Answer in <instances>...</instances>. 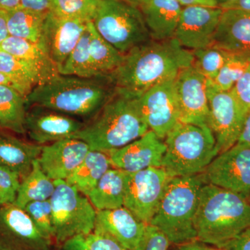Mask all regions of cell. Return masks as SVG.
<instances>
[{
  "instance_id": "6da1fadb",
  "label": "cell",
  "mask_w": 250,
  "mask_h": 250,
  "mask_svg": "<svg viewBox=\"0 0 250 250\" xmlns=\"http://www.w3.org/2000/svg\"><path fill=\"white\" fill-rule=\"evenodd\" d=\"M192 62V51L174 38L151 40L125 54L121 65L108 75L116 89L139 97L154 85L175 79Z\"/></svg>"
},
{
  "instance_id": "7a4b0ae2",
  "label": "cell",
  "mask_w": 250,
  "mask_h": 250,
  "mask_svg": "<svg viewBox=\"0 0 250 250\" xmlns=\"http://www.w3.org/2000/svg\"><path fill=\"white\" fill-rule=\"evenodd\" d=\"M108 75L80 77L59 75L36 85L26 97L27 108L39 106L70 116L91 119L116 93Z\"/></svg>"
},
{
  "instance_id": "3957f363",
  "label": "cell",
  "mask_w": 250,
  "mask_h": 250,
  "mask_svg": "<svg viewBox=\"0 0 250 250\" xmlns=\"http://www.w3.org/2000/svg\"><path fill=\"white\" fill-rule=\"evenodd\" d=\"M197 241L219 249L250 228V203L236 192L207 184L195 213Z\"/></svg>"
},
{
  "instance_id": "277c9868",
  "label": "cell",
  "mask_w": 250,
  "mask_h": 250,
  "mask_svg": "<svg viewBox=\"0 0 250 250\" xmlns=\"http://www.w3.org/2000/svg\"><path fill=\"white\" fill-rule=\"evenodd\" d=\"M138 98L116 89L109 101L71 139L84 141L90 150L105 153L139 139L149 129L140 111Z\"/></svg>"
},
{
  "instance_id": "5b68a950",
  "label": "cell",
  "mask_w": 250,
  "mask_h": 250,
  "mask_svg": "<svg viewBox=\"0 0 250 250\" xmlns=\"http://www.w3.org/2000/svg\"><path fill=\"white\" fill-rule=\"evenodd\" d=\"M207 184L204 173L172 177L149 225L177 246L196 241L195 213L202 188Z\"/></svg>"
},
{
  "instance_id": "8992f818",
  "label": "cell",
  "mask_w": 250,
  "mask_h": 250,
  "mask_svg": "<svg viewBox=\"0 0 250 250\" xmlns=\"http://www.w3.org/2000/svg\"><path fill=\"white\" fill-rule=\"evenodd\" d=\"M161 163L171 177L203 173L218 155L214 135L208 126L179 123L166 136Z\"/></svg>"
},
{
  "instance_id": "52a82bcc",
  "label": "cell",
  "mask_w": 250,
  "mask_h": 250,
  "mask_svg": "<svg viewBox=\"0 0 250 250\" xmlns=\"http://www.w3.org/2000/svg\"><path fill=\"white\" fill-rule=\"evenodd\" d=\"M93 23L100 35L124 55L152 40L142 11L123 0H99Z\"/></svg>"
},
{
  "instance_id": "ba28073f",
  "label": "cell",
  "mask_w": 250,
  "mask_h": 250,
  "mask_svg": "<svg viewBox=\"0 0 250 250\" xmlns=\"http://www.w3.org/2000/svg\"><path fill=\"white\" fill-rule=\"evenodd\" d=\"M55 188L50 200L54 241L61 246L77 235L93 232L97 211L88 197L65 180L54 181Z\"/></svg>"
},
{
  "instance_id": "9c48e42d",
  "label": "cell",
  "mask_w": 250,
  "mask_h": 250,
  "mask_svg": "<svg viewBox=\"0 0 250 250\" xmlns=\"http://www.w3.org/2000/svg\"><path fill=\"white\" fill-rule=\"evenodd\" d=\"M172 177L161 167L126 172L124 207L149 225Z\"/></svg>"
},
{
  "instance_id": "30bf717a",
  "label": "cell",
  "mask_w": 250,
  "mask_h": 250,
  "mask_svg": "<svg viewBox=\"0 0 250 250\" xmlns=\"http://www.w3.org/2000/svg\"><path fill=\"white\" fill-rule=\"evenodd\" d=\"M207 90L209 106L208 127L214 135L220 154L238 142L248 111L231 90L219 91L207 80Z\"/></svg>"
},
{
  "instance_id": "8fae6325",
  "label": "cell",
  "mask_w": 250,
  "mask_h": 250,
  "mask_svg": "<svg viewBox=\"0 0 250 250\" xmlns=\"http://www.w3.org/2000/svg\"><path fill=\"white\" fill-rule=\"evenodd\" d=\"M207 183L249 198L250 195V145L236 143L220 153L205 172Z\"/></svg>"
},
{
  "instance_id": "7c38bea8",
  "label": "cell",
  "mask_w": 250,
  "mask_h": 250,
  "mask_svg": "<svg viewBox=\"0 0 250 250\" xmlns=\"http://www.w3.org/2000/svg\"><path fill=\"white\" fill-rule=\"evenodd\" d=\"M175 80L154 85L138 98L140 111L149 129L162 140L180 123Z\"/></svg>"
},
{
  "instance_id": "4fadbf2b",
  "label": "cell",
  "mask_w": 250,
  "mask_h": 250,
  "mask_svg": "<svg viewBox=\"0 0 250 250\" xmlns=\"http://www.w3.org/2000/svg\"><path fill=\"white\" fill-rule=\"evenodd\" d=\"M0 250H54L52 241L39 231L24 209L0 207Z\"/></svg>"
},
{
  "instance_id": "5bb4252c",
  "label": "cell",
  "mask_w": 250,
  "mask_h": 250,
  "mask_svg": "<svg viewBox=\"0 0 250 250\" xmlns=\"http://www.w3.org/2000/svg\"><path fill=\"white\" fill-rule=\"evenodd\" d=\"M223 12L220 7H183L174 39L190 51L211 45Z\"/></svg>"
},
{
  "instance_id": "9a60e30c",
  "label": "cell",
  "mask_w": 250,
  "mask_h": 250,
  "mask_svg": "<svg viewBox=\"0 0 250 250\" xmlns=\"http://www.w3.org/2000/svg\"><path fill=\"white\" fill-rule=\"evenodd\" d=\"M180 123L208 126L209 106L207 80L192 65L184 69L176 77Z\"/></svg>"
},
{
  "instance_id": "2e32d148",
  "label": "cell",
  "mask_w": 250,
  "mask_h": 250,
  "mask_svg": "<svg viewBox=\"0 0 250 250\" xmlns=\"http://www.w3.org/2000/svg\"><path fill=\"white\" fill-rule=\"evenodd\" d=\"M85 123L60 112L39 106L27 108L25 132L33 143L45 146L61 140L71 139Z\"/></svg>"
},
{
  "instance_id": "e0dca14e",
  "label": "cell",
  "mask_w": 250,
  "mask_h": 250,
  "mask_svg": "<svg viewBox=\"0 0 250 250\" xmlns=\"http://www.w3.org/2000/svg\"><path fill=\"white\" fill-rule=\"evenodd\" d=\"M88 22L59 18L49 11L47 13L38 44L55 62L58 69L75 48Z\"/></svg>"
},
{
  "instance_id": "ac0fdd59",
  "label": "cell",
  "mask_w": 250,
  "mask_h": 250,
  "mask_svg": "<svg viewBox=\"0 0 250 250\" xmlns=\"http://www.w3.org/2000/svg\"><path fill=\"white\" fill-rule=\"evenodd\" d=\"M166 151L164 141L149 130L139 139L106 154L115 168L136 172L149 167H161Z\"/></svg>"
},
{
  "instance_id": "d6986e66",
  "label": "cell",
  "mask_w": 250,
  "mask_h": 250,
  "mask_svg": "<svg viewBox=\"0 0 250 250\" xmlns=\"http://www.w3.org/2000/svg\"><path fill=\"white\" fill-rule=\"evenodd\" d=\"M90 150L84 141L65 139L45 145L39 156V164L52 180H66Z\"/></svg>"
},
{
  "instance_id": "ffe728a7",
  "label": "cell",
  "mask_w": 250,
  "mask_h": 250,
  "mask_svg": "<svg viewBox=\"0 0 250 250\" xmlns=\"http://www.w3.org/2000/svg\"><path fill=\"white\" fill-rule=\"evenodd\" d=\"M147 224L125 207L98 210L94 233H106L129 250H134L142 239Z\"/></svg>"
},
{
  "instance_id": "44dd1931",
  "label": "cell",
  "mask_w": 250,
  "mask_h": 250,
  "mask_svg": "<svg viewBox=\"0 0 250 250\" xmlns=\"http://www.w3.org/2000/svg\"><path fill=\"white\" fill-rule=\"evenodd\" d=\"M213 44L250 61V12L223 10Z\"/></svg>"
},
{
  "instance_id": "7402d4cb",
  "label": "cell",
  "mask_w": 250,
  "mask_h": 250,
  "mask_svg": "<svg viewBox=\"0 0 250 250\" xmlns=\"http://www.w3.org/2000/svg\"><path fill=\"white\" fill-rule=\"evenodd\" d=\"M42 146L16 137L0 129V164L19 175L21 181L30 173L34 161L39 159Z\"/></svg>"
},
{
  "instance_id": "603a6c76",
  "label": "cell",
  "mask_w": 250,
  "mask_h": 250,
  "mask_svg": "<svg viewBox=\"0 0 250 250\" xmlns=\"http://www.w3.org/2000/svg\"><path fill=\"white\" fill-rule=\"evenodd\" d=\"M183 6L177 0H150L141 8L151 39H173Z\"/></svg>"
},
{
  "instance_id": "cb8c5ba5",
  "label": "cell",
  "mask_w": 250,
  "mask_h": 250,
  "mask_svg": "<svg viewBox=\"0 0 250 250\" xmlns=\"http://www.w3.org/2000/svg\"><path fill=\"white\" fill-rule=\"evenodd\" d=\"M0 50L4 51L31 64L39 73L40 77L39 85L60 75L55 62L49 58L38 43L9 36L0 43Z\"/></svg>"
},
{
  "instance_id": "d4e9b609",
  "label": "cell",
  "mask_w": 250,
  "mask_h": 250,
  "mask_svg": "<svg viewBox=\"0 0 250 250\" xmlns=\"http://www.w3.org/2000/svg\"><path fill=\"white\" fill-rule=\"evenodd\" d=\"M126 172L110 168L88 195L97 210H111L124 207Z\"/></svg>"
},
{
  "instance_id": "484cf974",
  "label": "cell",
  "mask_w": 250,
  "mask_h": 250,
  "mask_svg": "<svg viewBox=\"0 0 250 250\" xmlns=\"http://www.w3.org/2000/svg\"><path fill=\"white\" fill-rule=\"evenodd\" d=\"M111 166L106 153L90 150L65 182L76 188L82 195L88 197L104 174L111 168Z\"/></svg>"
},
{
  "instance_id": "4316f807",
  "label": "cell",
  "mask_w": 250,
  "mask_h": 250,
  "mask_svg": "<svg viewBox=\"0 0 250 250\" xmlns=\"http://www.w3.org/2000/svg\"><path fill=\"white\" fill-rule=\"evenodd\" d=\"M26 98L14 87L0 85V129L26 134Z\"/></svg>"
},
{
  "instance_id": "83f0119b",
  "label": "cell",
  "mask_w": 250,
  "mask_h": 250,
  "mask_svg": "<svg viewBox=\"0 0 250 250\" xmlns=\"http://www.w3.org/2000/svg\"><path fill=\"white\" fill-rule=\"evenodd\" d=\"M9 36L39 43L47 13L19 7L6 11Z\"/></svg>"
},
{
  "instance_id": "f1b7e54d",
  "label": "cell",
  "mask_w": 250,
  "mask_h": 250,
  "mask_svg": "<svg viewBox=\"0 0 250 250\" xmlns=\"http://www.w3.org/2000/svg\"><path fill=\"white\" fill-rule=\"evenodd\" d=\"M54 188V181L46 175L36 159L30 173L21 181L14 205L23 209L31 202L49 200Z\"/></svg>"
},
{
  "instance_id": "f546056e",
  "label": "cell",
  "mask_w": 250,
  "mask_h": 250,
  "mask_svg": "<svg viewBox=\"0 0 250 250\" xmlns=\"http://www.w3.org/2000/svg\"><path fill=\"white\" fill-rule=\"evenodd\" d=\"M0 73L9 77L16 89L25 98L40 83L39 73L31 64L2 50H0Z\"/></svg>"
},
{
  "instance_id": "4dcf8cb0",
  "label": "cell",
  "mask_w": 250,
  "mask_h": 250,
  "mask_svg": "<svg viewBox=\"0 0 250 250\" xmlns=\"http://www.w3.org/2000/svg\"><path fill=\"white\" fill-rule=\"evenodd\" d=\"M90 22L87 23L86 28L81 36L75 48L62 66L59 67V72L60 75L87 78L100 76L98 70L94 66L90 57Z\"/></svg>"
},
{
  "instance_id": "1f68e13d",
  "label": "cell",
  "mask_w": 250,
  "mask_h": 250,
  "mask_svg": "<svg viewBox=\"0 0 250 250\" xmlns=\"http://www.w3.org/2000/svg\"><path fill=\"white\" fill-rule=\"evenodd\" d=\"M89 27V52L94 66L100 75H109L121 65L125 55L100 35L93 21Z\"/></svg>"
},
{
  "instance_id": "d6a6232c",
  "label": "cell",
  "mask_w": 250,
  "mask_h": 250,
  "mask_svg": "<svg viewBox=\"0 0 250 250\" xmlns=\"http://www.w3.org/2000/svg\"><path fill=\"white\" fill-rule=\"evenodd\" d=\"M192 65L207 80H214L231 53L213 45L192 51Z\"/></svg>"
},
{
  "instance_id": "836d02e7",
  "label": "cell",
  "mask_w": 250,
  "mask_h": 250,
  "mask_svg": "<svg viewBox=\"0 0 250 250\" xmlns=\"http://www.w3.org/2000/svg\"><path fill=\"white\" fill-rule=\"evenodd\" d=\"M99 0H51L49 12L59 18L93 21Z\"/></svg>"
},
{
  "instance_id": "e575fe53",
  "label": "cell",
  "mask_w": 250,
  "mask_h": 250,
  "mask_svg": "<svg viewBox=\"0 0 250 250\" xmlns=\"http://www.w3.org/2000/svg\"><path fill=\"white\" fill-rule=\"evenodd\" d=\"M250 63V61L246 57L231 54L214 80H207L215 89L229 91L243 76Z\"/></svg>"
},
{
  "instance_id": "d590c367",
  "label": "cell",
  "mask_w": 250,
  "mask_h": 250,
  "mask_svg": "<svg viewBox=\"0 0 250 250\" xmlns=\"http://www.w3.org/2000/svg\"><path fill=\"white\" fill-rule=\"evenodd\" d=\"M23 209L45 238L54 241L52 209L50 200L36 201L28 204Z\"/></svg>"
},
{
  "instance_id": "8d00e7d4",
  "label": "cell",
  "mask_w": 250,
  "mask_h": 250,
  "mask_svg": "<svg viewBox=\"0 0 250 250\" xmlns=\"http://www.w3.org/2000/svg\"><path fill=\"white\" fill-rule=\"evenodd\" d=\"M21 182L16 172L0 164V207L14 204Z\"/></svg>"
},
{
  "instance_id": "74e56055",
  "label": "cell",
  "mask_w": 250,
  "mask_h": 250,
  "mask_svg": "<svg viewBox=\"0 0 250 250\" xmlns=\"http://www.w3.org/2000/svg\"><path fill=\"white\" fill-rule=\"evenodd\" d=\"M170 242L160 229L147 225L139 246L134 250H168Z\"/></svg>"
},
{
  "instance_id": "f35d334b",
  "label": "cell",
  "mask_w": 250,
  "mask_h": 250,
  "mask_svg": "<svg viewBox=\"0 0 250 250\" xmlns=\"http://www.w3.org/2000/svg\"><path fill=\"white\" fill-rule=\"evenodd\" d=\"M85 238L90 250H129L106 233L93 232Z\"/></svg>"
},
{
  "instance_id": "ab89813d",
  "label": "cell",
  "mask_w": 250,
  "mask_h": 250,
  "mask_svg": "<svg viewBox=\"0 0 250 250\" xmlns=\"http://www.w3.org/2000/svg\"><path fill=\"white\" fill-rule=\"evenodd\" d=\"M242 106L247 111L250 110V63L243 76L231 90Z\"/></svg>"
},
{
  "instance_id": "60d3db41",
  "label": "cell",
  "mask_w": 250,
  "mask_h": 250,
  "mask_svg": "<svg viewBox=\"0 0 250 250\" xmlns=\"http://www.w3.org/2000/svg\"><path fill=\"white\" fill-rule=\"evenodd\" d=\"M223 250H250V228L231 240L223 248Z\"/></svg>"
},
{
  "instance_id": "b9f144b4",
  "label": "cell",
  "mask_w": 250,
  "mask_h": 250,
  "mask_svg": "<svg viewBox=\"0 0 250 250\" xmlns=\"http://www.w3.org/2000/svg\"><path fill=\"white\" fill-rule=\"evenodd\" d=\"M62 250H90L86 238L83 235H77L69 238L62 245Z\"/></svg>"
},
{
  "instance_id": "7bdbcfd3",
  "label": "cell",
  "mask_w": 250,
  "mask_h": 250,
  "mask_svg": "<svg viewBox=\"0 0 250 250\" xmlns=\"http://www.w3.org/2000/svg\"><path fill=\"white\" fill-rule=\"evenodd\" d=\"M51 0H21V6L24 9L47 13L50 9Z\"/></svg>"
},
{
  "instance_id": "ee69618b",
  "label": "cell",
  "mask_w": 250,
  "mask_h": 250,
  "mask_svg": "<svg viewBox=\"0 0 250 250\" xmlns=\"http://www.w3.org/2000/svg\"><path fill=\"white\" fill-rule=\"evenodd\" d=\"M174 250H223L219 248H211L205 243L198 241L188 242L184 244L179 245Z\"/></svg>"
},
{
  "instance_id": "f6af8a7d",
  "label": "cell",
  "mask_w": 250,
  "mask_h": 250,
  "mask_svg": "<svg viewBox=\"0 0 250 250\" xmlns=\"http://www.w3.org/2000/svg\"><path fill=\"white\" fill-rule=\"evenodd\" d=\"M183 7L185 6H198L205 7H219L217 0H177Z\"/></svg>"
},
{
  "instance_id": "bcb514c9",
  "label": "cell",
  "mask_w": 250,
  "mask_h": 250,
  "mask_svg": "<svg viewBox=\"0 0 250 250\" xmlns=\"http://www.w3.org/2000/svg\"><path fill=\"white\" fill-rule=\"evenodd\" d=\"M223 10L236 9L250 12V0H236L221 7Z\"/></svg>"
},
{
  "instance_id": "7dc6e473",
  "label": "cell",
  "mask_w": 250,
  "mask_h": 250,
  "mask_svg": "<svg viewBox=\"0 0 250 250\" xmlns=\"http://www.w3.org/2000/svg\"><path fill=\"white\" fill-rule=\"evenodd\" d=\"M9 36L6 12L0 10V43H1Z\"/></svg>"
},
{
  "instance_id": "c3c4849f",
  "label": "cell",
  "mask_w": 250,
  "mask_h": 250,
  "mask_svg": "<svg viewBox=\"0 0 250 250\" xmlns=\"http://www.w3.org/2000/svg\"><path fill=\"white\" fill-rule=\"evenodd\" d=\"M238 142L246 143L250 145V110L248 111L245 121L244 126ZM237 142V143H238Z\"/></svg>"
},
{
  "instance_id": "681fc988",
  "label": "cell",
  "mask_w": 250,
  "mask_h": 250,
  "mask_svg": "<svg viewBox=\"0 0 250 250\" xmlns=\"http://www.w3.org/2000/svg\"><path fill=\"white\" fill-rule=\"evenodd\" d=\"M21 0H0V10L9 11L21 6Z\"/></svg>"
},
{
  "instance_id": "f907efd6",
  "label": "cell",
  "mask_w": 250,
  "mask_h": 250,
  "mask_svg": "<svg viewBox=\"0 0 250 250\" xmlns=\"http://www.w3.org/2000/svg\"><path fill=\"white\" fill-rule=\"evenodd\" d=\"M123 1L141 9L143 6L147 4L150 0H123Z\"/></svg>"
},
{
  "instance_id": "816d5d0a",
  "label": "cell",
  "mask_w": 250,
  "mask_h": 250,
  "mask_svg": "<svg viewBox=\"0 0 250 250\" xmlns=\"http://www.w3.org/2000/svg\"><path fill=\"white\" fill-rule=\"evenodd\" d=\"M0 85H8L16 88L11 79L6 76V75H4V74L1 73H0Z\"/></svg>"
},
{
  "instance_id": "f5cc1de1",
  "label": "cell",
  "mask_w": 250,
  "mask_h": 250,
  "mask_svg": "<svg viewBox=\"0 0 250 250\" xmlns=\"http://www.w3.org/2000/svg\"><path fill=\"white\" fill-rule=\"evenodd\" d=\"M217 1H218L219 7L221 8L225 5L230 4V3L233 2L236 0H217Z\"/></svg>"
},
{
  "instance_id": "db71d44e",
  "label": "cell",
  "mask_w": 250,
  "mask_h": 250,
  "mask_svg": "<svg viewBox=\"0 0 250 250\" xmlns=\"http://www.w3.org/2000/svg\"><path fill=\"white\" fill-rule=\"evenodd\" d=\"M248 200H249V202H250V195L249 198H248Z\"/></svg>"
},
{
  "instance_id": "11a10c76",
  "label": "cell",
  "mask_w": 250,
  "mask_h": 250,
  "mask_svg": "<svg viewBox=\"0 0 250 250\" xmlns=\"http://www.w3.org/2000/svg\"></svg>"
}]
</instances>
